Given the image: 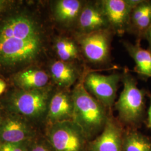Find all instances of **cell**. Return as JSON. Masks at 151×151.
<instances>
[{
  "label": "cell",
  "instance_id": "13",
  "mask_svg": "<svg viewBox=\"0 0 151 151\" xmlns=\"http://www.w3.org/2000/svg\"><path fill=\"white\" fill-rule=\"evenodd\" d=\"M73 113L74 102L72 92L60 91L51 97L46 119L49 125L73 120Z\"/></svg>",
  "mask_w": 151,
  "mask_h": 151
},
{
  "label": "cell",
  "instance_id": "20",
  "mask_svg": "<svg viewBox=\"0 0 151 151\" xmlns=\"http://www.w3.org/2000/svg\"><path fill=\"white\" fill-rule=\"evenodd\" d=\"M123 151H151V140L139 132L130 130L123 136Z\"/></svg>",
  "mask_w": 151,
  "mask_h": 151
},
{
  "label": "cell",
  "instance_id": "14",
  "mask_svg": "<svg viewBox=\"0 0 151 151\" xmlns=\"http://www.w3.org/2000/svg\"><path fill=\"white\" fill-rule=\"evenodd\" d=\"M50 73L54 82L63 88H69L83 76L76 63L60 60L54 61L51 64Z\"/></svg>",
  "mask_w": 151,
  "mask_h": 151
},
{
  "label": "cell",
  "instance_id": "7",
  "mask_svg": "<svg viewBox=\"0 0 151 151\" xmlns=\"http://www.w3.org/2000/svg\"><path fill=\"white\" fill-rule=\"evenodd\" d=\"M122 74L118 72L105 75L96 72L84 75L83 84L86 90L92 96L106 108L114 105L116 92Z\"/></svg>",
  "mask_w": 151,
  "mask_h": 151
},
{
  "label": "cell",
  "instance_id": "26",
  "mask_svg": "<svg viewBox=\"0 0 151 151\" xmlns=\"http://www.w3.org/2000/svg\"><path fill=\"white\" fill-rule=\"evenodd\" d=\"M5 1L4 0H0V12L3 10L6 5Z\"/></svg>",
  "mask_w": 151,
  "mask_h": 151
},
{
  "label": "cell",
  "instance_id": "10",
  "mask_svg": "<svg viewBox=\"0 0 151 151\" xmlns=\"http://www.w3.org/2000/svg\"><path fill=\"white\" fill-rule=\"evenodd\" d=\"M103 10L114 34L123 36L128 31L132 10L129 0H101Z\"/></svg>",
  "mask_w": 151,
  "mask_h": 151
},
{
  "label": "cell",
  "instance_id": "17",
  "mask_svg": "<svg viewBox=\"0 0 151 151\" xmlns=\"http://www.w3.org/2000/svg\"><path fill=\"white\" fill-rule=\"evenodd\" d=\"M124 47L130 57L135 63L134 71L143 80L151 78V51L148 49L143 48L139 43H131L123 42Z\"/></svg>",
  "mask_w": 151,
  "mask_h": 151
},
{
  "label": "cell",
  "instance_id": "22",
  "mask_svg": "<svg viewBox=\"0 0 151 151\" xmlns=\"http://www.w3.org/2000/svg\"><path fill=\"white\" fill-rule=\"evenodd\" d=\"M29 142L20 143L0 144V151H27Z\"/></svg>",
  "mask_w": 151,
  "mask_h": 151
},
{
  "label": "cell",
  "instance_id": "8",
  "mask_svg": "<svg viewBox=\"0 0 151 151\" xmlns=\"http://www.w3.org/2000/svg\"><path fill=\"white\" fill-rule=\"evenodd\" d=\"M76 27L78 34L111 29L100 1L85 2Z\"/></svg>",
  "mask_w": 151,
  "mask_h": 151
},
{
  "label": "cell",
  "instance_id": "3",
  "mask_svg": "<svg viewBox=\"0 0 151 151\" xmlns=\"http://www.w3.org/2000/svg\"><path fill=\"white\" fill-rule=\"evenodd\" d=\"M51 88L44 87L34 90H19L7 100V108L11 113L25 120H39L47 115L52 96Z\"/></svg>",
  "mask_w": 151,
  "mask_h": 151
},
{
  "label": "cell",
  "instance_id": "19",
  "mask_svg": "<svg viewBox=\"0 0 151 151\" xmlns=\"http://www.w3.org/2000/svg\"><path fill=\"white\" fill-rule=\"evenodd\" d=\"M54 49L60 60L76 63L83 58L81 50L76 40L66 37L58 38L54 43Z\"/></svg>",
  "mask_w": 151,
  "mask_h": 151
},
{
  "label": "cell",
  "instance_id": "16",
  "mask_svg": "<svg viewBox=\"0 0 151 151\" xmlns=\"http://www.w3.org/2000/svg\"><path fill=\"white\" fill-rule=\"evenodd\" d=\"M85 2L82 0L58 1L54 7L56 20L67 27L76 26Z\"/></svg>",
  "mask_w": 151,
  "mask_h": 151
},
{
  "label": "cell",
  "instance_id": "25",
  "mask_svg": "<svg viewBox=\"0 0 151 151\" xmlns=\"http://www.w3.org/2000/svg\"><path fill=\"white\" fill-rule=\"evenodd\" d=\"M6 88V84L5 82L2 80V79H0V95H2L5 91Z\"/></svg>",
  "mask_w": 151,
  "mask_h": 151
},
{
  "label": "cell",
  "instance_id": "24",
  "mask_svg": "<svg viewBox=\"0 0 151 151\" xmlns=\"http://www.w3.org/2000/svg\"><path fill=\"white\" fill-rule=\"evenodd\" d=\"M150 105L148 110V116H147V125L148 127L151 129V96H150Z\"/></svg>",
  "mask_w": 151,
  "mask_h": 151
},
{
  "label": "cell",
  "instance_id": "2",
  "mask_svg": "<svg viewBox=\"0 0 151 151\" xmlns=\"http://www.w3.org/2000/svg\"><path fill=\"white\" fill-rule=\"evenodd\" d=\"M123 89L114 106L120 120L124 124L135 126L144 116L147 91L138 87L135 77L127 72L122 74Z\"/></svg>",
  "mask_w": 151,
  "mask_h": 151
},
{
  "label": "cell",
  "instance_id": "11",
  "mask_svg": "<svg viewBox=\"0 0 151 151\" xmlns=\"http://www.w3.org/2000/svg\"><path fill=\"white\" fill-rule=\"evenodd\" d=\"M40 37L38 27L27 16L19 15L9 19L0 27V40L32 39Z\"/></svg>",
  "mask_w": 151,
  "mask_h": 151
},
{
  "label": "cell",
  "instance_id": "9",
  "mask_svg": "<svg viewBox=\"0 0 151 151\" xmlns=\"http://www.w3.org/2000/svg\"><path fill=\"white\" fill-rule=\"evenodd\" d=\"M36 136L27 120L21 116L12 114L2 119L0 125V144L27 142Z\"/></svg>",
  "mask_w": 151,
  "mask_h": 151
},
{
  "label": "cell",
  "instance_id": "15",
  "mask_svg": "<svg viewBox=\"0 0 151 151\" xmlns=\"http://www.w3.org/2000/svg\"><path fill=\"white\" fill-rule=\"evenodd\" d=\"M151 26V1H142L132 10L128 31L137 37V43L145 39L146 33Z\"/></svg>",
  "mask_w": 151,
  "mask_h": 151
},
{
  "label": "cell",
  "instance_id": "18",
  "mask_svg": "<svg viewBox=\"0 0 151 151\" xmlns=\"http://www.w3.org/2000/svg\"><path fill=\"white\" fill-rule=\"evenodd\" d=\"M49 76L44 70L30 69L24 70L16 75L15 81L22 90H34L47 86Z\"/></svg>",
  "mask_w": 151,
  "mask_h": 151
},
{
  "label": "cell",
  "instance_id": "5",
  "mask_svg": "<svg viewBox=\"0 0 151 151\" xmlns=\"http://www.w3.org/2000/svg\"><path fill=\"white\" fill-rule=\"evenodd\" d=\"M45 137L55 151H83L87 141L82 130L73 120L49 125Z\"/></svg>",
  "mask_w": 151,
  "mask_h": 151
},
{
  "label": "cell",
  "instance_id": "27",
  "mask_svg": "<svg viewBox=\"0 0 151 151\" xmlns=\"http://www.w3.org/2000/svg\"><path fill=\"white\" fill-rule=\"evenodd\" d=\"M2 116H1V114H0V125H1V123H2Z\"/></svg>",
  "mask_w": 151,
  "mask_h": 151
},
{
  "label": "cell",
  "instance_id": "4",
  "mask_svg": "<svg viewBox=\"0 0 151 151\" xmlns=\"http://www.w3.org/2000/svg\"><path fill=\"white\" fill-rule=\"evenodd\" d=\"M113 34L111 29L84 34H76L75 40L80 47L82 57L94 65L108 63L111 58Z\"/></svg>",
  "mask_w": 151,
  "mask_h": 151
},
{
  "label": "cell",
  "instance_id": "23",
  "mask_svg": "<svg viewBox=\"0 0 151 151\" xmlns=\"http://www.w3.org/2000/svg\"><path fill=\"white\" fill-rule=\"evenodd\" d=\"M145 39L147 40L148 44V49L151 51V26L146 32Z\"/></svg>",
  "mask_w": 151,
  "mask_h": 151
},
{
  "label": "cell",
  "instance_id": "12",
  "mask_svg": "<svg viewBox=\"0 0 151 151\" xmlns=\"http://www.w3.org/2000/svg\"><path fill=\"white\" fill-rule=\"evenodd\" d=\"M123 136L119 124L109 116L103 131L90 143V151H123Z\"/></svg>",
  "mask_w": 151,
  "mask_h": 151
},
{
  "label": "cell",
  "instance_id": "1",
  "mask_svg": "<svg viewBox=\"0 0 151 151\" xmlns=\"http://www.w3.org/2000/svg\"><path fill=\"white\" fill-rule=\"evenodd\" d=\"M83 77L84 75L72 91L74 102L73 121L90 140L101 133L109 116L106 108L86 90Z\"/></svg>",
  "mask_w": 151,
  "mask_h": 151
},
{
  "label": "cell",
  "instance_id": "6",
  "mask_svg": "<svg viewBox=\"0 0 151 151\" xmlns=\"http://www.w3.org/2000/svg\"><path fill=\"white\" fill-rule=\"evenodd\" d=\"M42 45L41 37L0 40V64L10 65L30 61L40 53Z\"/></svg>",
  "mask_w": 151,
  "mask_h": 151
},
{
  "label": "cell",
  "instance_id": "21",
  "mask_svg": "<svg viewBox=\"0 0 151 151\" xmlns=\"http://www.w3.org/2000/svg\"><path fill=\"white\" fill-rule=\"evenodd\" d=\"M27 151H55L46 137L36 136L28 144Z\"/></svg>",
  "mask_w": 151,
  "mask_h": 151
}]
</instances>
